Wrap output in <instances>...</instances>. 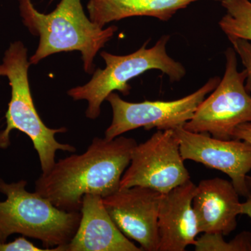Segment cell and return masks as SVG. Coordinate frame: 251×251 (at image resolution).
Returning a JSON list of instances; mask_svg holds the SVG:
<instances>
[{
	"label": "cell",
	"instance_id": "cell-1",
	"mask_svg": "<svg viewBox=\"0 0 251 251\" xmlns=\"http://www.w3.org/2000/svg\"><path fill=\"white\" fill-rule=\"evenodd\" d=\"M137 144L122 135L112 140L96 137L85 152L59 159L41 174L35 192L62 210L80 211L85 195L105 198L120 189Z\"/></svg>",
	"mask_w": 251,
	"mask_h": 251
},
{
	"label": "cell",
	"instance_id": "cell-2",
	"mask_svg": "<svg viewBox=\"0 0 251 251\" xmlns=\"http://www.w3.org/2000/svg\"><path fill=\"white\" fill-rule=\"evenodd\" d=\"M18 1L23 24L31 34L39 37L35 53L29 58L31 64H37L51 54L79 51L84 70L93 74L94 59L113 37L117 26L104 29L92 22L80 0H61L49 14L38 11L31 0Z\"/></svg>",
	"mask_w": 251,
	"mask_h": 251
},
{
	"label": "cell",
	"instance_id": "cell-3",
	"mask_svg": "<svg viewBox=\"0 0 251 251\" xmlns=\"http://www.w3.org/2000/svg\"><path fill=\"white\" fill-rule=\"evenodd\" d=\"M27 182H5L0 179V244L13 234L41 241L49 251H61L72 241L81 219L80 211H66L47 198L25 189Z\"/></svg>",
	"mask_w": 251,
	"mask_h": 251
},
{
	"label": "cell",
	"instance_id": "cell-4",
	"mask_svg": "<svg viewBox=\"0 0 251 251\" xmlns=\"http://www.w3.org/2000/svg\"><path fill=\"white\" fill-rule=\"evenodd\" d=\"M30 65L27 49L23 43L20 41L11 43L0 64V77H7L11 89L6 114V128L0 133V148L9 146L10 133L13 130L23 132L32 142L39 156L42 174H46L55 163L57 151L74 153L76 148L56 140L55 135L66 133L67 128H49L39 116L29 87L28 71Z\"/></svg>",
	"mask_w": 251,
	"mask_h": 251
},
{
	"label": "cell",
	"instance_id": "cell-5",
	"mask_svg": "<svg viewBox=\"0 0 251 251\" xmlns=\"http://www.w3.org/2000/svg\"><path fill=\"white\" fill-rule=\"evenodd\" d=\"M170 36H161L156 44L147 49L149 41L138 50L127 55H115L101 52L105 67L98 69L87 84L77 86L68 91L74 100L87 102L86 117L90 120L98 118L101 112V105L109 95L115 91L125 96L129 94L128 82L150 70H159L166 74L172 82H179L186 75L184 66L167 53L166 46Z\"/></svg>",
	"mask_w": 251,
	"mask_h": 251
},
{
	"label": "cell",
	"instance_id": "cell-6",
	"mask_svg": "<svg viewBox=\"0 0 251 251\" xmlns=\"http://www.w3.org/2000/svg\"><path fill=\"white\" fill-rule=\"evenodd\" d=\"M225 54L224 77L183 127L195 133L232 140L238 126L251 122V97L245 87L246 71H238L235 50L228 48Z\"/></svg>",
	"mask_w": 251,
	"mask_h": 251
},
{
	"label": "cell",
	"instance_id": "cell-7",
	"mask_svg": "<svg viewBox=\"0 0 251 251\" xmlns=\"http://www.w3.org/2000/svg\"><path fill=\"white\" fill-rule=\"evenodd\" d=\"M220 81L219 77H211L199 90L171 101L145 100L131 103L112 92L106 99L112 108V120L105 130L104 138L112 140L141 127L146 130L154 128L166 130L184 126L192 119L198 106L217 87Z\"/></svg>",
	"mask_w": 251,
	"mask_h": 251
},
{
	"label": "cell",
	"instance_id": "cell-8",
	"mask_svg": "<svg viewBox=\"0 0 251 251\" xmlns=\"http://www.w3.org/2000/svg\"><path fill=\"white\" fill-rule=\"evenodd\" d=\"M191 179L174 130H158L137 144L120 188L143 186L166 194Z\"/></svg>",
	"mask_w": 251,
	"mask_h": 251
},
{
	"label": "cell",
	"instance_id": "cell-9",
	"mask_svg": "<svg viewBox=\"0 0 251 251\" xmlns=\"http://www.w3.org/2000/svg\"><path fill=\"white\" fill-rule=\"evenodd\" d=\"M181 156L186 160L222 172L231 179L239 196L250 193L247 176L251 171V145L244 140H222L209 133L175 129Z\"/></svg>",
	"mask_w": 251,
	"mask_h": 251
},
{
	"label": "cell",
	"instance_id": "cell-10",
	"mask_svg": "<svg viewBox=\"0 0 251 251\" xmlns=\"http://www.w3.org/2000/svg\"><path fill=\"white\" fill-rule=\"evenodd\" d=\"M162 193L148 187L121 188L103 198L104 206L117 227L142 250L158 251V214Z\"/></svg>",
	"mask_w": 251,
	"mask_h": 251
},
{
	"label": "cell",
	"instance_id": "cell-11",
	"mask_svg": "<svg viewBox=\"0 0 251 251\" xmlns=\"http://www.w3.org/2000/svg\"><path fill=\"white\" fill-rule=\"evenodd\" d=\"M80 224L72 241L61 251H142L122 233L104 206L103 198L86 194Z\"/></svg>",
	"mask_w": 251,
	"mask_h": 251
},
{
	"label": "cell",
	"instance_id": "cell-12",
	"mask_svg": "<svg viewBox=\"0 0 251 251\" xmlns=\"http://www.w3.org/2000/svg\"><path fill=\"white\" fill-rule=\"evenodd\" d=\"M241 204L232 181L218 177L200 181L193 200L199 233L228 235L237 228Z\"/></svg>",
	"mask_w": 251,
	"mask_h": 251
},
{
	"label": "cell",
	"instance_id": "cell-13",
	"mask_svg": "<svg viewBox=\"0 0 251 251\" xmlns=\"http://www.w3.org/2000/svg\"><path fill=\"white\" fill-rule=\"evenodd\" d=\"M196 190L190 179L163 195L158 214V251H184L196 244L199 234L193 208Z\"/></svg>",
	"mask_w": 251,
	"mask_h": 251
},
{
	"label": "cell",
	"instance_id": "cell-14",
	"mask_svg": "<svg viewBox=\"0 0 251 251\" xmlns=\"http://www.w3.org/2000/svg\"><path fill=\"white\" fill-rule=\"evenodd\" d=\"M199 0H89V18L100 27L135 16H148L168 21L178 11Z\"/></svg>",
	"mask_w": 251,
	"mask_h": 251
},
{
	"label": "cell",
	"instance_id": "cell-15",
	"mask_svg": "<svg viewBox=\"0 0 251 251\" xmlns=\"http://www.w3.org/2000/svg\"><path fill=\"white\" fill-rule=\"evenodd\" d=\"M227 14L219 25L229 39H242L251 42V2L249 0H221Z\"/></svg>",
	"mask_w": 251,
	"mask_h": 251
},
{
	"label": "cell",
	"instance_id": "cell-16",
	"mask_svg": "<svg viewBox=\"0 0 251 251\" xmlns=\"http://www.w3.org/2000/svg\"><path fill=\"white\" fill-rule=\"evenodd\" d=\"M194 247L196 251H251V232L243 231L229 242L221 234L203 233Z\"/></svg>",
	"mask_w": 251,
	"mask_h": 251
},
{
	"label": "cell",
	"instance_id": "cell-17",
	"mask_svg": "<svg viewBox=\"0 0 251 251\" xmlns=\"http://www.w3.org/2000/svg\"><path fill=\"white\" fill-rule=\"evenodd\" d=\"M232 48L239 56L247 73L246 89L251 92V42L242 39H229Z\"/></svg>",
	"mask_w": 251,
	"mask_h": 251
},
{
	"label": "cell",
	"instance_id": "cell-18",
	"mask_svg": "<svg viewBox=\"0 0 251 251\" xmlns=\"http://www.w3.org/2000/svg\"><path fill=\"white\" fill-rule=\"evenodd\" d=\"M0 251H49L46 249L36 247L33 243L23 237L18 238L13 242L0 244Z\"/></svg>",
	"mask_w": 251,
	"mask_h": 251
},
{
	"label": "cell",
	"instance_id": "cell-19",
	"mask_svg": "<svg viewBox=\"0 0 251 251\" xmlns=\"http://www.w3.org/2000/svg\"><path fill=\"white\" fill-rule=\"evenodd\" d=\"M234 139L244 140L251 145V122L238 126L234 130ZM247 181L249 188H251V176H247Z\"/></svg>",
	"mask_w": 251,
	"mask_h": 251
},
{
	"label": "cell",
	"instance_id": "cell-20",
	"mask_svg": "<svg viewBox=\"0 0 251 251\" xmlns=\"http://www.w3.org/2000/svg\"><path fill=\"white\" fill-rule=\"evenodd\" d=\"M241 215H247L251 219V188L247 201L241 204Z\"/></svg>",
	"mask_w": 251,
	"mask_h": 251
}]
</instances>
